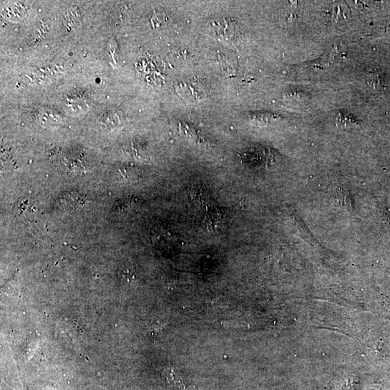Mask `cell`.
<instances>
[{
	"label": "cell",
	"instance_id": "1",
	"mask_svg": "<svg viewBox=\"0 0 390 390\" xmlns=\"http://www.w3.org/2000/svg\"><path fill=\"white\" fill-rule=\"evenodd\" d=\"M228 213L221 208H211L208 211L204 219V225L209 231L219 233L228 226Z\"/></svg>",
	"mask_w": 390,
	"mask_h": 390
},
{
	"label": "cell",
	"instance_id": "2",
	"mask_svg": "<svg viewBox=\"0 0 390 390\" xmlns=\"http://www.w3.org/2000/svg\"><path fill=\"white\" fill-rule=\"evenodd\" d=\"M176 91L188 101L200 100L205 95L203 87L195 83H181L178 85Z\"/></svg>",
	"mask_w": 390,
	"mask_h": 390
},
{
	"label": "cell",
	"instance_id": "3",
	"mask_svg": "<svg viewBox=\"0 0 390 390\" xmlns=\"http://www.w3.org/2000/svg\"><path fill=\"white\" fill-rule=\"evenodd\" d=\"M213 31L218 36L225 39H233L236 36V28L234 23L231 21L218 22L213 26Z\"/></svg>",
	"mask_w": 390,
	"mask_h": 390
},
{
	"label": "cell",
	"instance_id": "4",
	"mask_svg": "<svg viewBox=\"0 0 390 390\" xmlns=\"http://www.w3.org/2000/svg\"><path fill=\"white\" fill-rule=\"evenodd\" d=\"M189 198L197 205H205L208 201V194L205 188L200 185H194L189 189Z\"/></svg>",
	"mask_w": 390,
	"mask_h": 390
},
{
	"label": "cell",
	"instance_id": "5",
	"mask_svg": "<svg viewBox=\"0 0 390 390\" xmlns=\"http://www.w3.org/2000/svg\"><path fill=\"white\" fill-rule=\"evenodd\" d=\"M9 16L12 17L15 12V17H22L26 13V6L23 5L22 4H14L9 5L8 7Z\"/></svg>",
	"mask_w": 390,
	"mask_h": 390
}]
</instances>
